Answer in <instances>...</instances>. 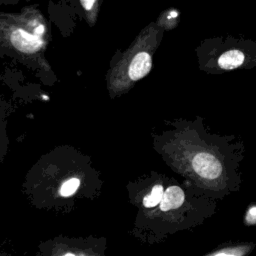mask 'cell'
<instances>
[{"label":"cell","mask_w":256,"mask_h":256,"mask_svg":"<svg viewBox=\"0 0 256 256\" xmlns=\"http://www.w3.org/2000/svg\"><path fill=\"white\" fill-rule=\"evenodd\" d=\"M63 256H76V255L71 254V253H67V254H65V255H63Z\"/></svg>","instance_id":"cell-11"},{"label":"cell","mask_w":256,"mask_h":256,"mask_svg":"<svg viewBox=\"0 0 256 256\" xmlns=\"http://www.w3.org/2000/svg\"><path fill=\"white\" fill-rule=\"evenodd\" d=\"M81 4L84 6V8H85V9L89 10V9H91L92 5L94 4V1H82V2H81Z\"/></svg>","instance_id":"cell-8"},{"label":"cell","mask_w":256,"mask_h":256,"mask_svg":"<svg viewBox=\"0 0 256 256\" xmlns=\"http://www.w3.org/2000/svg\"><path fill=\"white\" fill-rule=\"evenodd\" d=\"M215 256H235V255H232V254H227V253H219V254H216Z\"/></svg>","instance_id":"cell-10"},{"label":"cell","mask_w":256,"mask_h":256,"mask_svg":"<svg viewBox=\"0 0 256 256\" xmlns=\"http://www.w3.org/2000/svg\"><path fill=\"white\" fill-rule=\"evenodd\" d=\"M34 32H35V35H37V36H39V35L43 34V32H44V26H43V25H39V26H37V27L35 28Z\"/></svg>","instance_id":"cell-9"},{"label":"cell","mask_w":256,"mask_h":256,"mask_svg":"<svg viewBox=\"0 0 256 256\" xmlns=\"http://www.w3.org/2000/svg\"><path fill=\"white\" fill-rule=\"evenodd\" d=\"M244 54L239 50H230L223 53L219 59L218 64L222 69L231 70L239 67L244 61Z\"/></svg>","instance_id":"cell-5"},{"label":"cell","mask_w":256,"mask_h":256,"mask_svg":"<svg viewBox=\"0 0 256 256\" xmlns=\"http://www.w3.org/2000/svg\"><path fill=\"white\" fill-rule=\"evenodd\" d=\"M80 180L78 178H71L64 182V184L60 188V194L64 197L71 196L79 187Z\"/></svg>","instance_id":"cell-7"},{"label":"cell","mask_w":256,"mask_h":256,"mask_svg":"<svg viewBox=\"0 0 256 256\" xmlns=\"http://www.w3.org/2000/svg\"><path fill=\"white\" fill-rule=\"evenodd\" d=\"M151 66V56L147 52H140L136 54L129 65V77L134 81L139 80L148 74Z\"/></svg>","instance_id":"cell-3"},{"label":"cell","mask_w":256,"mask_h":256,"mask_svg":"<svg viewBox=\"0 0 256 256\" xmlns=\"http://www.w3.org/2000/svg\"><path fill=\"white\" fill-rule=\"evenodd\" d=\"M12 44L20 51L25 53H33L42 46V39L40 36L30 34L22 29H17L11 34Z\"/></svg>","instance_id":"cell-2"},{"label":"cell","mask_w":256,"mask_h":256,"mask_svg":"<svg viewBox=\"0 0 256 256\" xmlns=\"http://www.w3.org/2000/svg\"><path fill=\"white\" fill-rule=\"evenodd\" d=\"M192 165L194 170L206 179H216L221 174L222 167L220 162L210 154H197L192 161Z\"/></svg>","instance_id":"cell-1"},{"label":"cell","mask_w":256,"mask_h":256,"mask_svg":"<svg viewBox=\"0 0 256 256\" xmlns=\"http://www.w3.org/2000/svg\"><path fill=\"white\" fill-rule=\"evenodd\" d=\"M163 193H164L163 186L162 185H155L152 188L151 193L146 195L143 198V205L147 208H151V207L156 206L157 204H159L161 202L162 197H163Z\"/></svg>","instance_id":"cell-6"},{"label":"cell","mask_w":256,"mask_h":256,"mask_svg":"<svg viewBox=\"0 0 256 256\" xmlns=\"http://www.w3.org/2000/svg\"><path fill=\"white\" fill-rule=\"evenodd\" d=\"M184 201V192L178 186H170L163 193L160 202V209L162 211H169L176 209L182 205Z\"/></svg>","instance_id":"cell-4"}]
</instances>
